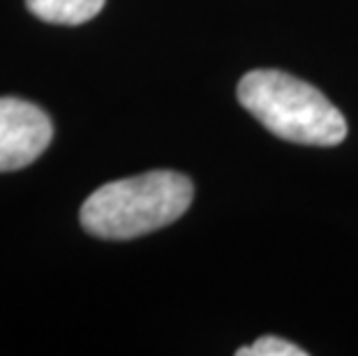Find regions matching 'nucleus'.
<instances>
[{"mask_svg": "<svg viewBox=\"0 0 358 356\" xmlns=\"http://www.w3.org/2000/svg\"><path fill=\"white\" fill-rule=\"evenodd\" d=\"M192 197L194 185L185 173L146 171L97 187L83 201L79 220L90 236L129 241L176 222Z\"/></svg>", "mask_w": 358, "mask_h": 356, "instance_id": "nucleus-1", "label": "nucleus"}, {"mask_svg": "<svg viewBox=\"0 0 358 356\" xmlns=\"http://www.w3.org/2000/svg\"><path fill=\"white\" fill-rule=\"evenodd\" d=\"M241 107L275 137L306 146H338L347 120L322 90L280 70H252L236 88Z\"/></svg>", "mask_w": 358, "mask_h": 356, "instance_id": "nucleus-2", "label": "nucleus"}, {"mask_svg": "<svg viewBox=\"0 0 358 356\" xmlns=\"http://www.w3.org/2000/svg\"><path fill=\"white\" fill-rule=\"evenodd\" d=\"M53 139L51 118L33 102L0 97V171L35 162Z\"/></svg>", "mask_w": 358, "mask_h": 356, "instance_id": "nucleus-3", "label": "nucleus"}, {"mask_svg": "<svg viewBox=\"0 0 358 356\" xmlns=\"http://www.w3.org/2000/svg\"><path fill=\"white\" fill-rule=\"evenodd\" d=\"M106 0H26L37 19L56 26H81L102 12Z\"/></svg>", "mask_w": 358, "mask_h": 356, "instance_id": "nucleus-4", "label": "nucleus"}, {"mask_svg": "<svg viewBox=\"0 0 358 356\" xmlns=\"http://www.w3.org/2000/svg\"><path fill=\"white\" fill-rule=\"evenodd\" d=\"M236 356H308V352L285 338L264 336L257 343L236 350Z\"/></svg>", "mask_w": 358, "mask_h": 356, "instance_id": "nucleus-5", "label": "nucleus"}]
</instances>
